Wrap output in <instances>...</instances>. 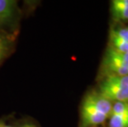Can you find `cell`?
Returning <instances> with one entry per match:
<instances>
[{"label":"cell","instance_id":"cell-1","mask_svg":"<svg viewBox=\"0 0 128 127\" xmlns=\"http://www.w3.org/2000/svg\"><path fill=\"white\" fill-rule=\"evenodd\" d=\"M112 104L96 90L88 93L81 103L80 127H98L103 125L109 118Z\"/></svg>","mask_w":128,"mask_h":127},{"label":"cell","instance_id":"cell-2","mask_svg":"<svg viewBox=\"0 0 128 127\" xmlns=\"http://www.w3.org/2000/svg\"><path fill=\"white\" fill-rule=\"evenodd\" d=\"M101 96L113 102H128V75H109L101 78L96 90Z\"/></svg>","mask_w":128,"mask_h":127},{"label":"cell","instance_id":"cell-3","mask_svg":"<svg viewBox=\"0 0 128 127\" xmlns=\"http://www.w3.org/2000/svg\"><path fill=\"white\" fill-rule=\"evenodd\" d=\"M101 78L128 75V52H121L108 46L100 66Z\"/></svg>","mask_w":128,"mask_h":127},{"label":"cell","instance_id":"cell-4","mask_svg":"<svg viewBox=\"0 0 128 127\" xmlns=\"http://www.w3.org/2000/svg\"><path fill=\"white\" fill-rule=\"evenodd\" d=\"M21 10L15 0H0V30L18 33Z\"/></svg>","mask_w":128,"mask_h":127},{"label":"cell","instance_id":"cell-5","mask_svg":"<svg viewBox=\"0 0 128 127\" xmlns=\"http://www.w3.org/2000/svg\"><path fill=\"white\" fill-rule=\"evenodd\" d=\"M108 127H128V102H113Z\"/></svg>","mask_w":128,"mask_h":127},{"label":"cell","instance_id":"cell-6","mask_svg":"<svg viewBox=\"0 0 128 127\" xmlns=\"http://www.w3.org/2000/svg\"><path fill=\"white\" fill-rule=\"evenodd\" d=\"M18 33L0 30V64L12 53L15 48Z\"/></svg>","mask_w":128,"mask_h":127},{"label":"cell","instance_id":"cell-7","mask_svg":"<svg viewBox=\"0 0 128 127\" xmlns=\"http://www.w3.org/2000/svg\"><path fill=\"white\" fill-rule=\"evenodd\" d=\"M111 14L115 21H128V0L112 1Z\"/></svg>","mask_w":128,"mask_h":127},{"label":"cell","instance_id":"cell-8","mask_svg":"<svg viewBox=\"0 0 128 127\" xmlns=\"http://www.w3.org/2000/svg\"><path fill=\"white\" fill-rule=\"evenodd\" d=\"M108 46L121 52H128V41L116 36L112 33L109 34V45Z\"/></svg>","mask_w":128,"mask_h":127},{"label":"cell","instance_id":"cell-9","mask_svg":"<svg viewBox=\"0 0 128 127\" xmlns=\"http://www.w3.org/2000/svg\"><path fill=\"white\" fill-rule=\"evenodd\" d=\"M111 33L116 35V36L128 41V28L126 27H112L111 28Z\"/></svg>","mask_w":128,"mask_h":127},{"label":"cell","instance_id":"cell-10","mask_svg":"<svg viewBox=\"0 0 128 127\" xmlns=\"http://www.w3.org/2000/svg\"><path fill=\"white\" fill-rule=\"evenodd\" d=\"M18 127H39V126L36 125V123L32 122V121H24L21 123Z\"/></svg>","mask_w":128,"mask_h":127},{"label":"cell","instance_id":"cell-11","mask_svg":"<svg viewBox=\"0 0 128 127\" xmlns=\"http://www.w3.org/2000/svg\"><path fill=\"white\" fill-rule=\"evenodd\" d=\"M0 127H14V126H12L9 125V124H8L5 121L0 120Z\"/></svg>","mask_w":128,"mask_h":127}]
</instances>
